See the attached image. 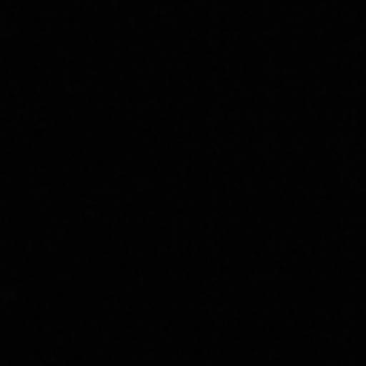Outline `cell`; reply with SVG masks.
Returning <instances> with one entry per match:
<instances>
[]
</instances>
